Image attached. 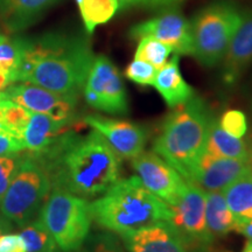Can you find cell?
Listing matches in <instances>:
<instances>
[{"mask_svg": "<svg viewBox=\"0 0 252 252\" xmlns=\"http://www.w3.org/2000/svg\"><path fill=\"white\" fill-rule=\"evenodd\" d=\"M36 157L48 172L52 188L86 200L100 196L121 180L122 159L94 130L81 134L71 128Z\"/></svg>", "mask_w": 252, "mask_h": 252, "instance_id": "obj_1", "label": "cell"}, {"mask_svg": "<svg viewBox=\"0 0 252 252\" xmlns=\"http://www.w3.org/2000/svg\"><path fill=\"white\" fill-rule=\"evenodd\" d=\"M94 58L84 37L48 33L39 40L30 41L19 68L18 82L78 97L86 86Z\"/></svg>", "mask_w": 252, "mask_h": 252, "instance_id": "obj_2", "label": "cell"}, {"mask_svg": "<svg viewBox=\"0 0 252 252\" xmlns=\"http://www.w3.org/2000/svg\"><path fill=\"white\" fill-rule=\"evenodd\" d=\"M89 207L93 220L118 236L172 219V208L151 193L137 175L117 181Z\"/></svg>", "mask_w": 252, "mask_h": 252, "instance_id": "obj_3", "label": "cell"}, {"mask_svg": "<svg viewBox=\"0 0 252 252\" xmlns=\"http://www.w3.org/2000/svg\"><path fill=\"white\" fill-rule=\"evenodd\" d=\"M214 118L206 102L194 96L169 113L154 140V152L171 163L186 181L206 151Z\"/></svg>", "mask_w": 252, "mask_h": 252, "instance_id": "obj_4", "label": "cell"}, {"mask_svg": "<svg viewBox=\"0 0 252 252\" xmlns=\"http://www.w3.org/2000/svg\"><path fill=\"white\" fill-rule=\"evenodd\" d=\"M244 12L231 1H216L196 12L191 18L193 58L207 68L223 61Z\"/></svg>", "mask_w": 252, "mask_h": 252, "instance_id": "obj_5", "label": "cell"}, {"mask_svg": "<svg viewBox=\"0 0 252 252\" xmlns=\"http://www.w3.org/2000/svg\"><path fill=\"white\" fill-rule=\"evenodd\" d=\"M41 220L61 252H76L89 236L93 217L88 200L52 188L39 212Z\"/></svg>", "mask_w": 252, "mask_h": 252, "instance_id": "obj_6", "label": "cell"}, {"mask_svg": "<svg viewBox=\"0 0 252 252\" xmlns=\"http://www.w3.org/2000/svg\"><path fill=\"white\" fill-rule=\"evenodd\" d=\"M52 190L45 165L36 156L24 153L17 174L0 202V213L19 226H25L40 212Z\"/></svg>", "mask_w": 252, "mask_h": 252, "instance_id": "obj_7", "label": "cell"}, {"mask_svg": "<svg viewBox=\"0 0 252 252\" xmlns=\"http://www.w3.org/2000/svg\"><path fill=\"white\" fill-rule=\"evenodd\" d=\"M88 105L110 115H127V94L118 68L104 55L94 58L83 88Z\"/></svg>", "mask_w": 252, "mask_h": 252, "instance_id": "obj_8", "label": "cell"}, {"mask_svg": "<svg viewBox=\"0 0 252 252\" xmlns=\"http://www.w3.org/2000/svg\"><path fill=\"white\" fill-rule=\"evenodd\" d=\"M128 36L132 40L151 36L172 47L176 55L194 54L190 21L175 7L162 9L156 17L132 26Z\"/></svg>", "mask_w": 252, "mask_h": 252, "instance_id": "obj_9", "label": "cell"}, {"mask_svg": "<svg viewBox=\"0 0 252 252\" xmlns=\"http://www.w3.org/2000/svg\"><path fill=\"white\" fill-rule=\"evenodd\" d=\"M137 176L151 193L168 206H175L188 181L156 152H143L131 160Z\"/></svg>", "mask_w": 252, "mask_h": 252, "instance_id": "obj_10", "label": "cell"}, {"mask_svg": "<svg viewBox=\"0 0 252 252\" xmlns=\"http://www.w3.org/2000/svg\"><path fill=\"white\" fill-rule=\"evenodd\" d=\"M206 194L202 188L188 182L178 203L169 206L172 208L171 223L188 244L208 245L214 242L206 222Z\"/></svg>", "mask_w": 252, "mask_h": 252, "instance_id": "obj_11", "label": "cell"}, {"mask_svg": "<svg viewBox=\"0 0 252 252\" xmlns=\"http://www.w3.org/2000/svg\"><path fill=\"white\" fill-rule=\"evenodd\" d=\"M5 96L31 112L42 113L58 121H74L78 97L60 94L35 84H12Z\"/></svg>", "mask_w": 252, "mask_h": 252, "instance_id": "obj_12", "label": "cell"}, {"mask_svg": "<svg viewBox=\"0 0 252 252\" xmlns=\"http://www.w3.org/2000/svg\"><path fill=\"white\" fill-rule=\"evenodd\" d=\"M83 122L98 132L121 159L132 160L139 156L149 139V133L143 126L131 122L97 115L87 116Z\"/></svg>", "mask_w": 252, "mask_h": 252, "instance_id": "obj_13", "label": "cell"}, {"mask_svg": "<svg viewBox=\"0 0 252 252\" xmlns=\"http://www.w3.org/2000/svg\"><path fill=\"white\" fill-rule=\"evenodd\" d=\"M127 252H188V242L171 222H158L119 235Z\"/></svg>", "mask_w": 252, "mask_h": 252, "instance_id": "obj_14", "label": "cell"}, {"mask_svg": "<svg viewBox=\"0 0 252 252\" xmlns=\"http://www.w3.org/2000/svg\"><path fill=\"white\" fill-rule=\"evenodd\" d=\"M249 171L248 160L214 157L204 152L187 181L206 191H220Z\"/></svg>", "mask_w": 252, "mask_h": 252, "instance_id": "obj_15", "label": "cell"}, {"mask_svg": "<svg viewBox=\"0 0 252 252\" xmlns=\"http://www.w3.org/2000/svg\"><path fill=\"white\" fill-rule=\"evenodd\" d=\"M222 62L223 82L234 86L252 62V12H244Z\"/></svg>", "mask_w": 252, "mask_h": 252, "instance_id": "obj_16", "label": "cell"}, {"mask_svg": "<svg viewBox=\"0 0 252 252\" xmlns=\"http://www.w3.org/2000/svg\"><path fill=\"white\" fill-rule=\"evenodd\" d=\"M74 127H76L74 121H58L42 113L32 112L23 135L25 151L40 156Z\"/></svg>", "mask_w": 252, "mask_h": 252, "instance_id": "obj_17", "label": "cell"}, {"mask_svg": "<svg viewBox=\"0 0 252 252\" xmlns=\"http://www.w3.org/2000/svg\"><path fill=\"white\" fill-rule=\"evenodd\" d=\"M153 87L161 94L165 103L175 109L187 103L195 96V91L185 81L180 70V55H174L171 61L158 69Z\"/></svg>", "mask_w": 252, "mask_h": 252, "instance_id": "obj_18", "label": "cell"}, {"mask_svg": "<svg viewBox=\"0 0 252 252\" xmlns=\"http://www.w3.org/2000/svg\"><path fill=\"white\" fill-rule=\"evenodd\" d=\"M59 0H0V18L11 31L25 30Z\"/></svg>", "mask_w": 252, "mask_h": 252, "instance_id": "obj_19", "label": "cell"}, {"mask_svg": "<svg viewBox=\"0 0 252 252\" xmlns=\"http://www.w3.org/2000/svg\"><path fill=\"white\" fill-rule=\"evenodd\" d=\"M206 222L213 239L225 237L231 231H235V217L230 212L222 191H207Z\"/></svg>", "mask_w": 252, "mask_h": 252, "instance_id": "obj_20", "label": "cell"}, {"mask_svg": "<svg viewBox=\"0 0 252 252\" xmlns=\"http://www.w3.org/2000/svg\"><path fill=\"white\" fill-rule=\"evenodd\" d=\"M222 191L236 225L252 220V173L249 171ZM236 228V226H235Z\"/></svg>", "mask_w": 252, "mask_h": 252, "instance_id": "obj_21", "label": "cell"}, {"mask_svg": "<svg viewBox=\"0 0 252 252\" xmlns=\"http://www.w3.org/2000/svg\"><path fill=\"white\" fill-rule=\"evenodd\" d=\"M204 152L214 157L248 160L249 149L241 138L229 134L220 126L219 119L214 118Z\"/></svg>", "mask_w": 252, "mask_h": 252, "instance_id": "obj_22", "label": "cell"}, {"mask_svg": "<svg viewBox=\"0 0 252 252\" xmlns=\"http://www.w3.org/2000/svg\"><path fill=\"white\" fill-rule=\"evenodd\" d=\"M31 111L13 100L8 99L1 91L0 97V132H6L23 140L24 132L30 122ZM24 143V141H23Z\"/></svg>", "mask_w": 252, "mask_h": 252, "instance_id": "obj_23", "label": "cell"}, {"mask_svg": "<svg viewBox=\"0 0 252 252\" xmlns=\"http://www.w3.org/2000/svg\"><path fill=\"white\" fill-rule=\"evenodd\" d=\"M76 2L89 34L97 26L111 20L119 9L118 0H76Z\"/></svg>", "mask_w": 252, "mask_h": 252, "instance_id": "obj_24", "label": "cell"}, {"mask_svg": "<svg viewBox=\"0 0 252 252\" xmlns=\"http://www.w3.org/2000/svg\"><path fill=\"white\" fill-rule=\"evenodd\" d=\"M30 41L24 39L9 40L0 37V71L11 78L12 83L18 82V72L26 54Z\"/></svg>", "mask_w": 252, "mask_h": 252, "instance_id": "obj_25", "label": "cell"}, {"mask_svg": "<svg viewBox=\"0 0 252 252\" xmlns=\"http://www.w3.org/2000/svg\"><path fill=\"white\" fill-rule=\"evenodd\" d=\"M24 239L27 252H59L60 249L56 245L53 236L49 234L46 226L40 220H31L23 226L20 232Z\"/></svg>", "mask_w": 252, "mask_h": 252, "instance_id": "obj_26", "label": "cell"}, {"mask_svg": "<svg viewBox=\"0 0 252 252\" xmlns=\"http://www.w3.org/2000/svg\"><path fill=\"white\" fill-rule=\"evenodd\" d=\"M172 53V47L166 45V43L151 36H144L138 40V47L135 50L134 59L143 60V61L150 63L153 67L159 69L166 64Z\"/></svg>", "mask_w": 252, "mask_h": 252, "instance_id": "obj_27", "label": "cell"}, {"mask_svg": "<svg viewBox=\"0 0 252 252\" xmlns=\"http://www.w3.org/2000/svg\"><path fill=\"white\" fill-rule=\"evenodd\" d=\"M24 152L0 156V202L17 174L20 163L23 161Z\"/></svg>", "mask_w": 252, "mask_h": 252, "instance_id": "obj_28", "label": "cell"}, {"mask_svg": "<svg viewBox=\"0 0 252 252\" xmlns=\"http://www.w3.org/2000/svg\"><path fill=\"white\" fill-rule=\"evenodd\" d=\"M158 69L143 60L134 59L125 69V76L139 86H153Z\"/></svg>", "mask_w": 252, "mask_h": 252, "instance_id": "obj_29", "label": "cell"}, {"mask_svg": "<svg viewBox=\"0 0 252 252\" xmlns=\"http://www.w3.org/2000/svg\"><path fill=\"white\" fill-rule=\"evenodd\" d=\"M220 126L229 134L242 138L248 132V119L241 110H228L219 119Z\"/></svg>", "mask_w": 252, "mask_h": 252, "instance_id": "obj_30", "label": "cell"}, {"mask_svg": "<svg viewBox=\"0 0 252 252\" xmlns=\"http://www.w3.org/2000/svg\"><path fill=\"white\" fill-rule=\"evenodd\" d=\"M90 248L91 252H127L119 236L109 231L94 236Z\"/></svg>", "mask_w": 252, "mask_h": 252, "instance_id": "obj_31", "label": "cell"}, {"mask_svg": "<svg viewBox=\"0 0 252 252\" xmlns=\"http://www.w3.org/2000/svg\"><path fill=\"white\" fill-rule=\"evenodd\" d=\"M0 252H27L20 234L5 232L0 235Z\"/></svg>", "mask_w": 252, "mask_h": 252, "instance_id": "obj_32", "label": "cell"}, {"mask_svg": "<svg viewBox=\"0 0 252 252\" xmlns=\"http://www.w3.org/2000/svg\"><path fill=\"white\" fill-rule=\"evenodd\" d=\"M24 151L25 145L23 140L6 132H0V156L24 152Z\"/></svg>", "mask_w": 252, "mask_h": 252, "instance_id": "obj_33", "label": "cell"}, {"mask_svg": "<svg viewBox=\"0 0 252 252\" xmlns=\"http://www.w3.org/2000/svg\"><path fill=\"white\" fill-rule=\"evenodd\" d=\"M180 1H182V0H147L146 7L166 9L175 7Z\"/></svg>", "mask_w": 252, "mask_h": 252, "instance_id": "obj_34", "label": "cell"}, {"mask_svg": "<svg viewBox=\"0 0 252 252\" xmlns=\"http://www.w3.org/2000/svg\"><path fill=\"white\" fill-rule=\"evenodd\" d=\"M235 231L239 232L241 235L245 236V237L251 239V241H252V220L236 225Z\"/></svg>", "mask_w": 252, "mask_h": 252, "instance_id": "obj_35", "label": "cell"}, {"mask_svg": "<svg viewBox=\"0 0 252 252\" xmlns=\"http://www.w3.org/2000/svg\"><path fill=\"white\" fill-rule=\"evenodd\" d=\"M119 9H126L132 6H146L147 0H118Z\"/></svg>", "mask_w": 252, "mask_h": 252, "instance_id": "obj_36", "label": "cell"}, {"mask_svg": "<svg viewBox=\"0 0 252 252\" xmlns=\"http://www.w3.org/2000/svg\"><path fill=\"white\" fill-rule=\"evenodd\" d=\"M11 229H12L11 220H8L4 215H2V214H0V235L5 234V232L9 231Z\"/></svg>", "mask_w": 252, "mask_h": 252, "instance_id": "obj_37", "label": "cell"}, {"mask_svg": "<svg viewBox=\"0 0 252 252\" xmlns=\"http://www.w3.org/2000/svg\"><path fill=\"white\" fill-rule=\"evenodd\" d=\"M12 84L13 83H12L11 78H9L6 74H4V72L0 71V91L6 89V88L12 86Z\"/></svg>", "mask_w": 252, "mask_h": 252, "instance_id": "obj_38", "label": "cell"}, {"mask_svg": "<svg viewBox=\"0 0 252 252\" xmlns=\"http://www.w3.org/2000/svg\"><path fill=\"white\" fill-rule=\"evenodd\" d=\"M242 252H252V241L251 239H249L247 243H245Z\"/></svg>", "mask_w": 252, "mask_h": 252, "instance_id": "obj_39", "label": "cell"}, {"mask_svg": "<svg viewBox=\"0 0 252 252\" xmlns=\"http://www.w3.org/2000/svg\"><path fill=\"white\" fill-rule=\"evenodd\" d=\"M248 161H249V166H250V171H251V173H252V146H251V149L249 150Z\"/></svg>", "mask_w": 252, "mask_h": 252, "instance_id": "obj_40", "label": "cell"}, {"mask_svg": "<svg viewBox=\"0 0 252 252\" xmlns=\"http://www.w3.org/2000/svg\"><path fill=\"white\" fill-rule=\"evenodd\" d=\"M76 252H89V251H87V250H78Z\"/></svg>", "mask_w": 252, "mask_h": 252, "instance_id": "obj_41", "label": "cell"}, {"mask_svg": "<svg viewBox=\"0 0 252 252\" xmlns=\"http://www.w3.org/2000/svg\"><path fill=\"white\" fill-rule=\"evenodd\" d=\"M0 97H1V91H0Z\"/></svg>", "mask_w": 252, "mask_h": 252, "instance_id": "obj_42", "label": "cell"}, {"mask_svg": "<svg viewBox=\"0 0 252 252\" xmlns=\"http://www.w3.org/2000/svg\"><path fill=\"white\" fill-rule=\"evenodd\" d=\"M1 36H2V35H0V37H1Z\"/></svg>", "mask_w": 252, "mask_h": 252, "instance_id": "obj_43", "label": "cell"}, {"mask_svg": "<svg viewBox=\"0 0 252 252\" xmlns=\"http://www.w3.org/2000/svg\"><path fill=\"white\" fill-rule=\"evenodd\" d=\"M59 252H61V251H59Z\"/></svg>", "mask_w": 252, "mask_h": 252, "instance_id": "obj_44", "label": "cell"}]
</instances>
